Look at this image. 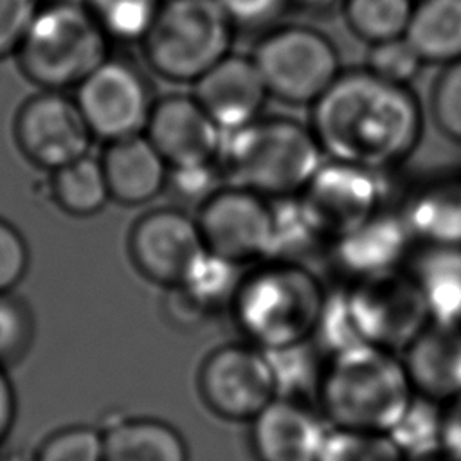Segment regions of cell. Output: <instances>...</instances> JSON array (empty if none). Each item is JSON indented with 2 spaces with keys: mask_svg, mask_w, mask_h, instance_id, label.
I'll use <instances>...</instances> for the list:
<instances>
[{
  "mask_svg": "<svg viewBox=\"0 0 461 461\" xmlns=\"http://www.w3.org/2000/svg\"><path fill=\"white\" fill-rule=\"evenodd\" d=\"M324 158L391 173L418 148L423 110L409 86L367 68L342 70L310 106V122Z\"/></svg>",
  "mask_w": 461,
  "mask_h": 461,
  "instance_id": "cell-1",
  "label": "cell"
},
{
  "mask_svg": "<svg viewBox=\"0 0 461 461\" xmlns=\"http://www.w3.org/2000/svg\"><path fill=\"white\" fill-rule=\"evenodd\" d=\"M16 416V398L11 380L5 373V366L0 364V443L11 432Z\"/></svg>",
  "mask_w": 461,
  "mask_h": 461,
  "instance_id": "cell-44",
  "label": "cell"
},
{
  "mask_svg": "<svg viewBox=\"0 0 461 461\" xmlns=\"http://www.w3.org/2000/svg\"><path fill=\"white\" fill-rule=\"evenodd\" d=\"M429 110L439 133L461 144V59L441 67L430 88Z\"/></svg>",
  "mask_w": 461,
  "mask_h": 461,
  "instance_id": "cell-35",
  "label": "cell"
},
{
  "mask_svg": "<svg viewBox=\"0 0 461 461\" xmlns=\"http://www.w3.org/2000/svg\"><path fill=\"white\" fill-rule=\"evenodd\" d=\"M74 99L92 135L106 142L144 133L157 101L146 74L112 56L76 86Z\"/></svg>",
  "mask_w": 461,
  "mask_h": 461,
  "instance_id": "cell-9",
  "label": "cell"
},
{
  "mask_svg": "<svg viewBox=\"0 0 461 461\" xmlns=\"http://www.w3.org/2000/svg\"><path fill=\"white\" fill-rule=\"evenodd\" d=\"M207 252L196 218L178 207L142 214L130 232V256L153 283L180 285Z\"/></svg>",
  "mask_w": 461,
  "mask_h": 461,
  "instance_id": "cell-14",
  "label": "cell"
},
{
  "mask_svg": "<svg viewBox=\"0 0 461 461\" xmlns=\"http://www.w3.org/2000/svg\"><path fill=\"white\" fill-rule=\"evenodd\" d=\"M385 175L328 158L321 164L297 198L326 245L385 209Z\"/></svg>",
  "mask_w": 461,
  "mask_h": 461,
  "instance_id": "cell-8",
  "label": "cell"
},
{
  "mask_svg": "<svg viewBox=\"0 0 461 461\" xmlns=\"http://www.w3.org/2000/svg\"><path fill=\"white\" fill-rule=\"evenodd\" d=\"M274 207V240L268 259H288L306 263V256L315 250L326 254L328 245L317 234L306 218L299 198L272 202Z\"/></svg>",
  "mask_w": 461,
  "mask_h": 461,
  "instance_id": "cell-28",
  "label": "cell"
},
{
  "mask_svg": "<svg viewBox=\"0 0 461 461\" xmlns=\"http://www.w3.org/2000/svg\"><path fill=\"white\" fill-rule=\"evenodd\" d=\"M412 398L402 357L358 344L328 357L319 411L331 429L387 434Z\"/></svg>",
  "mask_w": 461,
  "mask_h": 461,
  "instance_id": "cell-4",
  "label": "cell"
},
{
  "mask_svg": "<svg viewBox=\"0 0 461 461\" xmlns=\"http://www.w3.org/2000/svg\"><path fill=\"white\" fill-rule=\"evenodd\" d=\"M405 268L423 297L430 322L461 324V247H421Z\"/></svg>",
  "mask_w": 461,
  "mask_h": 461,
  "instance_id": "cell-23",
  "label": "cell"
},
{
  "mask_svg": "<svg viewBox=\"0 0 461 461\" xmlns=\"http://www.w3.org/2000/svg\"><path fill=\"white\" fill-rule=\"evenodd\" d=\"M344 286L364 344L400 355L430 324L423 297L407 268Z\"/></svg>",
  "mask_w": 461,
  "mask_h": 461,
  "instance_id": "cell-11",
  "label": "cell"
},
{
  "mask_svg": "<svg viewBox=\"0 0 461 461\" xmlns=\"http://www.w3.org/2000/svg\"><path fill=\"white\" fill-rule=\"evenodd\" d=\"M420 247H461V175H438L405 193L398 209Z\"/></svg>",
  "mask_w": 461,
  "mask_h": 461,
  "instance_id": "cell-20",
  "label": "cell"
},
{
  "mask_svg": "<svg viewBox=\"0 0 461 461\" xmlns=\"http://www.w3.org/2000/svg\"><path fill=\"white\" fill-rule=\"evenodd\" d=\"M321 412L288 400H272L254 420L250 443L258 461H319L328 429Z\"/></svg>",
  "mask_w": 461,
  "mask_h": 461,
  "instance_id": "cell-18",
  "label": "cell"
},
{
  "mask_svg": "<svg viewBox=\"0 0 461 461\" xmlns=\"http://www.w3.org/2000/svg\"><path fill=\"white\" fill-rule=\"evenodd\" d=\"M319 461H405V457L387 434L331 429Z\"/></svg>",
  "mask_w": 461,
  "mask_h": 461,
  "instance_id": "cell-33",
  "label": "cell"
},
{
  "mask_svg": "<svg viewBox=\"0 0 461 461\" xmlns=\"http://www.w3.org/2000/svg\"><path fill=\"white\" fill-rule=\"evenodd\" d=\"M441 448L450 461H461V394L443 405Z\"/></svg>",
  "mask_w": 461,
  "mask_h": 461,
  "instance_id": "cell-43",
  "label": "cell"
},
{
  "mask_svg": "<svg viewBox=\"0 0 461 461\" xmlns=\"http://www.w3.org/2000/svg\"><path fill=\"white\" fill-rule=\"evenodd\" d=\"M31 461H103V434L88 425H70L49 434Z\"/></svg>",
  "mask_w": 461,
  "mask_h": 461,
  "instance_id": "cell-34",
  "label": "cell"
},
{
  "mask_svg": "<svg viewBox=\"0 0 461 461\" xmlns=\"http://www.w3.org/2000/svg\"><path fill=\"white\" fill-rule=\"evenodd\" d=\"M166 310L169 317L180 326H196L209 317V313L182 286L169 288Z\"/></svg>",
  "mask_w": 461,
  "mask_h": 461,
  "instance_id": "cell-42",
  "label": "cell"
},
{
  "mask_svg": "<svg viewBox=\"0 0 461 461\" xmlns=\"http://www.w3.org/2000/svg\"><path fill=\"white\" fill-rule=\"evenodd\" d=\"M32 340V317L29 308L7 295H0V364L18 360Z\"/></svg>",
  "mask_w": 461,
  "mask_h": 461,
  "instance_id": "cell-38",
  "label": "cell"
},
{
  "mask_svg": "<svg viewBox=\"0 0 461 461\" xmlns=\"http://www.w3.org/2000/svg\"><path fill=\"white\" fill-rule=\"evenodd\" d=\"M196 385L205 407L230 421H252L276 400L268 357L249 342L212 349L198 369Z\"/></svg>",
  "mask_w": 461,
  "mask_h": 461,
  "instance_id": "cell-12",
  "label": "cell"
},
{
  "mask_svg": "<svg viewBox=\"0 0 461 461\" xmlns=\"http://www.w3.org/2000/svg\"><path fill=\"white\" fill-rule=\"evenodd\" d=\"M144 133L169 167L216 162L223 139L196 97L184 94L157 99Z\"/></svg>",
  "mask_w": 461,
  "mask_h": 461,
  "instance_id": "cell-16",
  "label": "cell"
},
{
  "mask_svg": "<svg viewBox=\"0 0 461 461\" xmlns=\"http://www.w3.org/2000/svg\"><path fill=\"white\" fill-rule=\"evenodd\" d=\"M423 65L425 63L418 56V52L403 36L369 45L364 68H367L371 74L384 81L409 86L421 72Z\"/></svg>",
  "mask_w": 461,
  "mask_h": 461,
  "instance_id": "cell-36",
  "label": "cell"
},
{
  "mask_svg": "<svg viewBox=\"0 0 461 461\" xmlns=\"http://www.w3.org/2000/svg\"><path fill=\"white\" fill-rule=\"evenodd\" d=\"M265 353L274 375L276 398L319 411L321 384L328 357L313 340Z\"/></svg>",
  "mask_w": 461,
  "mask_h": 461,
  "instance_id": "cell-25",
  "label": "cell"
},
{
  "mask_svg": "<svg viewBox=\"0 0 461 461\" xmlns=\"http://www.w3.org/2000/svg\"><path fill=\"white\" fill-rule=\"evenodd\" d=\"M101 164L112 198L124 205L146 203L166 189L169 166L146 133L106 142Z\"/></svg>",
  "mask_w": 461,
  "mask_h": 461,
  "instance_id": "cell-21",
  "label": "cell"
},
{
  "mask_svg": "<svg viewBox=\"0 0 461 461\" xmlns=\"http://www.w3.org/2000/svg\"><path fill=\"white\" fill-rule=\"evenodd\" d=\"M326 294L306 263L265 259L241 272L229 312L245 342L276 351L313 339Z\"/></svg>",
  "mask_w": 461,
  "mask_h": 461,
  "instance_id": "cell-2",
  "label": "cell"
},
{
  "mask_svg": "<svg viewBox=\"0 0 461 461\" xmlns=\"http://www.w3.org/2000/svg\"><path fill=\"white\" fill-rule=\"evenodd\" d=\"M101 434L103 461H189L184 436L158 418H119Z\"/></svg>",
  "mask_w": 461,
  "mask_h": 461,
  "instance_id": "cell-22",
  "label": "cell"
},
{
  "mask_svg": "<svg viewBox=\"0 0 461 461\" xmlns=\"http://www.w3.org/2000/svg\"><path fill=\"white\" fill-rule=\"evenodd\" d=\"M312 340L326 357H331L339 351L364 344L358 335V330L349 308L348 290L344 285L333 290H328Z\"/></svg>",
  "mask_w": 461,
  "mask_h": 461,
  "instance_id": "cell-32",
  "label": "cell"
},
{
  "mask_svg": "<svg viewBox=\"0 0 461 461\" xmlns=\"http://www.w3.org/2000/svg\"><path fill=\"white\" fill-rule=\"evenodd\" d=\"M225 185L221 171L216 162L169 167L166 189L180 203L200 207L220 187Z\"/></svg>",
  "mask_w": 461,
  "mask_h": 461,
  "instance_id": "cell-37",
  "label": "cell"
},
{
  "mask_svg": "<svg viewBox=\"0 0 461 461\" xmlns=\"http://www.w3.org/2000/svg\"><path fill=\"white\" fill-rule=\"evenodd\" d=\"M193 85V95L223 131L259 119L270 97L252 56L232 52Z\"/></svg>",
  "mask_w": 461,
  "mask_h": 461,
  "instance_id": "cell-17",
  "label": "cell"
},
{
  "mask_svg": "<svg viewBox=\"0 0 461 461\" xmlns=\"http://www.w3.org/2000/svg\"><path fill=\"white\" fill-rule=\"evenodd\" d=\"M412 245L414 240L400 212L382 209L330 243L324 256L342 285H353L403 270L412 256Z\"/></svg>",
  "mask_w": 461,
  "mask_h": 461,
  "instance_id": "cell-15",
  "label": "cell"
},
{
  "mask_svg": "<svg viewBox=\"0 0 461 461\" xmlns=\"http://www.w3.org/2000/svg\"><path fill=\"white\" fill-rule=\"evenodd\" d=\"M232 38L234 27L218 0H164L142 47L158 76L196 83L230 54Z\"/></svg>",
  "mask_w": 461,
  "mask_h": 461,
  "instance_id": "cell-6",
  "label": "cell"
},
{
  "mask_svg": "<svg viewBox=\"0 0 461 461\" xmlns=\"http://www.w3.org/2000/svg\"><path fill=\"white\" fill-rule=\"evenodd\" d=\"M441 421L443 405L414 394L387 436L394 441L405 459L421 456L441 448Z\"/></svg>",
  "mask_w": 461,
  "mask_h": 461,
  "instance_id": "cell-31",
  "label": "cell"
},
{
  "mask_svg": "<svg viewBox=\"0 0 461 461\" xmlns=\"http://www.w3.org/2000/svg\"><path fill=\"white\" fill-rule=\"evenodd\" d=\"M205 249L236 267L268 259L274 240L272 202L225 184L196 212Z\"/></svg>",
  "mask_w": 461,
  "mask_h": 461,
  "instance_id": "cell-10",
  "label": "cell"
},
{
  "mask_svg": "<svg viewBox=\"0 0 461 461\" xmlns=\"http://www.w3.org/2000/svg\"><path fill=\"white\" fill-rule=\"evenodd\" d=\"M252 59L270 97L290 106H312L342 72L337 45L322 31L303 23L263 32Z\"/></svg>",
  "mask_w": 461,
  "mask_h": 461,
  "instance_id": "cell-7",
  "label": "cell"
},
{
  "mask_svg": "<svg viewBox=\"0 0 461 461\" xmlns=\"http://www.w3.org/2000/svg\"><path fill=\"white\" fill-rule=\"evenodd\" d=\"M240 277V267L207 250L176 286H182L209 315H212L229 310Z\"/></svg>",
  "mask_w": 461,
  "mask_h": 461,
  "instance_id": "cell-30",
  "label": "cell"
},
{
  "mask_svg": "<svg viewBox=\"0 0 461 461\" xmlns=\"http://www.w3.org/2000/svg\"><path fill=\"white\" fill-rule=\"evenodd\" d=\"M162 4L164 0H85L83 5L110 40L142 43Z\"/></svg>",
  "mask_w": 461,
  "mask_h": 461,
  "instance_id": "cell-29",
  "label": "cell"
},
{
  "mask_svg": "<svg viewBox=\"0 0 461 461\" xmlns=\"http://www.w3.org/2000/svg\"><path fill=\"white\" fill-rule=\"evenodd\" d=\"M52 196L68 214L92 216L112 198L101 158L85 155L52 171Z\"/></svg>",
  "mask_w": 461,
  "mask_h": 461,
  "instance_id": "cell-26",
  "label": "cell"
},
{
  "mask_svg": "<svg viewBox=\"0 0 461 461\" xmlns=\"http://www.w3.org/2000/svg\"><path fill=\"white\" fill-rule=\"evenodd\" d=\"M322 162L312 128L285 115H261L238 130L223 131L216 158L225 184L270 202L299 196Z\"/></svg>",
  "mask_w": 461,
  "mask_h": 461,
  "instance_id": "cell-3",
  "label": "cell"
},
{
  "mask_svg": "<svg viewBox=\"0 0 461 461\" xmlns=\"http://www.w3.org/2000/svg\"><path fill=\"white\" fill-rule=\"evenodd\" d=\"M63 2H74V4H81V5L85 4V0H63Z\"/></svg>",
  "mask_w": 461,
  "mask_h": 461,
  "instance_id": "cell-46",
  "label": "cell"
},
{
  "mask_svg": "<svg viewBox=\"0 0 461 461\" xmlns=\"http://www.w3.org/2000/svg\"><path fill=\"white\" fill-rule=\"evenodd\" d=\"M234 31H270L290 9L288 0H218Z\"/></svg>",
  "mask_w": 461,
  "mask_h": 461,
  "instance_id": "cell-39",
  "label": "cell"
},
{
  "mask_svg": "<svg viewBox=\"0 0 461 461\" xmlns=\"http://www.w3.org/2000/svg\"><path fill=\"white\" fill-rule=\"evenodd\" d=\"M29 268V247L22 232L0 216V295L11 294Z\"/></svg>",
  "mask_w": 461,
  "mask_h": 461,
  "instance_id": "cell-40",
  "label": "cell"
},
{
  "mask_svg": "<svg viewBox=\"0 0 461 461\" xmlns=\"http://www.w3.org/2000/svg\"><path fill=\"white\" fill-rule=\"evenodd\" d=\"M288 5L290 9L310 16H324L333 13L335 9L340 11L342 0H288Z\"/></svg>",
  "mask_w": 461,
  "mask_h": 461,
  "instance_id": "cell-45",
  "label": "cell"
},
{
  "mask_svg": "<svg viewBox=\"0 0 461 461\" xmlns=\"http://www.w3.org/2000/svg\"><path fill=\"white\" fill-rule=\"evenodd\" d=\"M110 38L90 11L74 2L40 4L18 50V65L43 90L76 88L108 56Z\"/></svg>",
  "mask_w": 461,
  "mask_h": 461,
  "instance_id": "cell-5",
  "label": "cell"
},
{
  "mask_svg": "<svg viewBox=\"0 0 461 461\" xmlns=\"http://www.w3.org/2000/svg\"><path fill=\"white\" fill-rule=\"evenodd\" d=\"M405 40L425 65L461 59V0H416Z\"/></svg>",
  "mask_w": 461,
  "mask_h": 461,
  "instance_id": "cell-24",
  "label": "cell"
},
{
  "mask_svg": "<svg viewBox=\"0 0 461 461\" xmlns=\"http://www.w3.org/2000/svg\"><path fill=\"white\" fill-rule=\"evenodd\" d=\"M416 0H342L340 14L355 38L367 45L403 38Z\"/></svg>",
  "mask_w": 461,
  "mask_h": 461,
  "instance_id": "cell-27",
  "label": "cell"
},
{
  "mask_svg": "<svg viewBox=\"0 0 461 461\" xmlns=\"http://www.w3.org/2000/svg\"><path fill=\"white\" fill-rule=\"evenodd\" d=\"M400 357L416 396L445 405L461 394V324L430 322Z\"/></svg>",
  "mask_w": 461,
  "mask_h": 461,
  "instance_id": "cell-19",
  "label": "cell"
},
{
  "mask_svg": "<svg viewBox=\"0 0 461 461\" xmlns=\"http://www.w3.org/2000/svg\"><path fill=\"white\" fill-rule=\"evenodd\" d=\"M14 137L32 164L50 171L88 155L94 139L74 95L61 90L29 97L18 110Z\"/></svg>",
  "mask_w": 461,
  "mask_h": 461,
  "instance_id": "cell-13",
  "label": "cell"
},
{
  "mask_svg": "<svg viewBox=\"0 0 461 461\" xmlns=\"http://www.w3.org/2000/svg\"><path fill=\"white\" fill-rule=\"evenodd\" d=\"M40 0H0V58L16 54Z\"/></svg>",
  "mask_w": 461,
  "mask_h": 461,
  "instance_id": "cell-41",
  "label": "cell"
}]
</instances>
